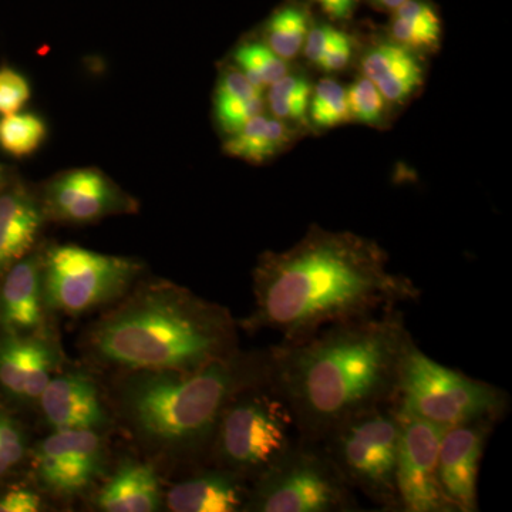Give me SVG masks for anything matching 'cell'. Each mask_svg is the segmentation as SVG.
I'll return each mask as SVG.
<instances>
[{
  "mask_svg": "<svg viewBox=\"0 0 512 512\" xmlns=\"http://www.w3.org/2000/svg\"><path fill=\"white\" fill-rule=\"evenodd\" d=\"M419 296L412 279L390 271L389 255L376 241L313 225L293 247L258 259L254 311L244 326L296 342Z\"/></svg>",
  "mask_w": 512,
  "mask_h": 512,
  "instance_id": "obj_1",
  "label": "cell"
},
{
  "mask_svg": "<svg viewBox=\"0 0 512 512\" xmlns=\"http://www.w3.org/2000/svg\"><path fill=\"white\" fill-rule=\"evenodd\" d=\"M413 345L397 309L346 320L271 349L269 382L291 409L299 439L319 443L350 417L396 402Z\"/></svg>",
  "mask_w": 512,
  "mask_h": 512,
  "instance_id": "obj_2",
  "label": "cell"
},
{
  "mask_svg": "<svg viewBox=\"0 0 512 512\" xmlns=\"http://www.w3.org/2000/svg\"><path fill=\"white\" fill-rule=\"evenodd\" d=\"M234 320L221 306L173 285L150 286L100 323L93 345L114 365L197 370L234 355Z\"/></svg>",
  "mask_w": 512,
  "mask_h": 512,
  "instance_id": "obj_3",
  "label": "cell"
},
{
  "mask_svg": "<svg viewBox=\"0 0 512 512\" xmlns=\"http://www.w3.org/2000/svg\"><path fill=\"white\" fill-rule=\"evenodd\" d=\"M271 377V350L254 357L234 355L197 370L144 372L128 386V412L138 430L171 448H200L212 441L235 394Z\"/></svg>",
  "mask_w": 512,
  "mask_h": 512,
  "instance_id": "obj_4",
  "label": "cell"
},
{
  "mask_svg": "<svg viewBox=\"0 0 512 512\" xmlns=\"http://www.w3.org/2000/svg\"><path fill=\"white\" fill-rule=\"evenodd\" d=\"M299 440L291 409L269 380L235 394L212 437L220 468L254 481Z\"/></svg>",
  "mask_w": 512,
  "mask_h": 512,
  "instance_id": "obj_5",
  "label": "cell"
},
{
  "mask_svg": "<svg viewBox=\"0 0 512 512\" xmlns=\"http://www.w3.org/2000/svg\"><path fill=\"white\" fill-rule=\"evenodd\" d=\"M396 402L400 412L444 430L481 420L497 423L510 407L503 389L441 365L416 343L404 359Z\"/></svg>",
  "mask_w": 512,
  "mask_h": 512,
  "instance_id": "obj_6",
  "label": "cell"
},
{
  "mask_svg": "<svg viewBox=\"0 0 512 512\" xmlns=\"http://www.w3.org/2000/svg\"><path fill=\"white\" fill-rule=\"evenodd\" d=\"M400 429L394 402L350 417L319 441L346 484L383 511H400L396 487Z\"/></svg>",
  "mask_w": 512,
  "mask_h": 512,
  "instance_id": "obj_7",
  "label": "cell"
},
{
  "mask_svg": "<svg viewBox=\"0 0 512 512\" xmlns=\"http://www.w3.org/2000/svg\"><path fill=\"white\" fill-rule=\"evenodd\" d=\"M355 491L320 443L299 440L274 467L252 485L247 511H359Z\"/></svg>",
  "mask_w": 512,
  "mask_h": 512,
  "instance_id": "obj_8",
  "label": "cell"
},
{
  "mask_svg": "<svg viewBox=\"0 0 512 512\" xmlns=\"http://www.w3.org/2000/svg\"><path fill=\"white\" fill-rule=\"evenodd\" d=\"M42 261L45 302L69 315L92 311L120 298L141 271L134 259L77 245L47 249Z\"/></svg>",
  "mask_w": 512,
  "mask_h": 512,
  "instance_id": "obj_9",
  "label": "cell"
},
{
  "mask_svg": "<svg viewBox=\"0 0 512 512\" xmlns=\"http://www.w3.org/2000/svg\"><path fill=\"white\" fill-rule=\"evenodd\" d=\"M399 413L402 429L396 487L400 511L454 512L439 480V450L444 429L400 410Z\"/></svg>",
  "mask_w": 512,
  "mask_h": 512,
  "instance_id": "obj_10",
  "label": "cell"
},
{
  "mask_svg": "<svg viewBox=\"0 0 512 512\" xmlns=\"http://www.w3.org/2000/svg\"><path fill=\"white\" fill-rule=\"evenodd\" d=\"M103 467V441L96 430H55L37 447V476L57 495L83 493Z\"/></svg>",
  "mask_w": 512,
  "mask_h": 512,
  "instance_id": "obj_11",
  "label": "cell"
},
{
  "mask_svg": "<svg viewBox=\"0 0 512 512\" xmlns=\"http://www.w3.org/2000/svg\"><path fill=\"white\" fill-rule=\"evenodd\" d=\"M42 205L46 218L70 224L136 210L126 192L96 168H76L57 175L47 185Z\"/></svg>",
  "mask_w": 512,
  "mask_h": 512,
  "instance_id": "obj_12",
  "label": "cell"
},
{
  "mask_svg": "<svg viewBox=\"0 0 512 512\" xmlns=\"http://www.w3.org/2000/svg\"><path fill=\"white\" fill-rule=\"evenodd\" d=\"M495 421L481 420L444 430L439 450V480L454 512L478 511V473Z\"/></svg>",
  "mask_w": 512,
  "mask_h": 512,
  "instance_id": "obj_13",
  "label": "cell"
},
{
  "mask_svg": "<svg viewBox=\"0 0 512 512\" xmlns=\"http://www.w3.org/2000/svg\"><path fill=\"white\" fill-rule=\"evenodd\" d=\"M39 400L47 423L55 430H97L107 423L99 390L82 373L52 377Z\"/></svg>",
  "mask_w": 512,
  "mask_h": 512,
  "instance_id": "obj_14",
  "label": "cell"
},
{
  "mask_svg": "<svg viewBox=\"0 0 512 512\" xmlns=\"http://www.w3.org/2000/svg\"><path fill=\"white\" fill-rule=\"evenodd\" d=\"M56 359L47 340L6 333L0 343V384L13 396L39 399L52 380Z\"/></svg>",
  "mask_w": 512,
  "mask_h": 512,
  "instance_id": "obj_15",
  "label": "cell"
},
{
  "mask_svg": "<svg viewBox=\"0 0 512 512\" xmlns=\"http://www.w3.org/2000/svg\"><path fill=\"white\" fill-rule=\"evenodd\" d=\"M43 305L42 256H25L6 271L0 288V325L9 335L33 332L42 325Z\"/></svg>",
  "mask_w": 512,
  "mask_h": 512,
  "instance_id": "obj_16",
  "label": "cell"
},
{
  "mask_svg": "<svg viewBox=\"0 0 512 512\" xmlns=\"http://www.w3.org/2000/svg\"><path fill=\"white\" fill-rule=\"evenodd\" d=\"M245 478L231 471H204L181 481L165 495V504L173 512H237L247 511L251 488Z\"/></svg>",
  "mask_w": 512,
  "mask_h": 512,
  "instance_id": "obj_17",
  "label": "cell"
},
{
  "mask_svg": "<svg viewBox=\"0 0 512 512\" xmlns=\"http://www.w3.org/2000/svg\"><path fill=\"white\" fill-rule=\"evenodd\" d=\"M45 220L42 202L23 188L0 194V272L29 254Z\"/></svg>",
  "mask_w": 512,
  "mask_h": 512,
  "instance_id": "obj_18",
  "label": "cell"
},
{
  "mask_svg": "<svg viewBox=\"0 0 512 512\" xmlns=\"http://www.w3.org/2000/svg\"><path fill=\"white\" fill-rule=\"evenodd\" d=\"M366 79L375 84L384 100L404 103L423 84V66L413 50L399 43L382 42L370 47L362 59Z\"/></svg>",
  "mask_w": 512,
  "mask_h": 512,
  "instance_id": "obj_19",
  "label": "cell"
},
{
  "mask_svg": "<svg viewBox=\"0 0 512 512\" xmlns=\"http://www.w3.org/2000/svg\"><path fill=\"white\" fill-rule=\"evenodd\" d=\"M96 504L106 512L160 510L161 490L156 471L148 464H124L101 488Z\"/></svg>",
  "mask_w": 512,
  "mask_h": 512,
  "instance_id": "obj_20",
  "label": "cell"
},
{
  "mask_svg": "<svg viewBox=\"0 0 512 512\" xmlns=\"http://www.w3.org/2000/svg\"><path fill=\"white\" fill-rule=\"evenodd\" d=\"M291 141V130L285 121L268 119L264 114L249 120L225 141L224 151L231 157L261 164L284 150Z\"/></svg>",
  "mask_w": 512,
  "mask_h": 512,
  "instance_id": "obj_21",
  "label": "cell"
},
{
  "mask_svg": "<svg viewBox=\"0 0 512 512\" xmlns=\"http://www.w3.org/2000/svg\"><path fill=\"white\" fill-rule=\"evenodd\" d=\"M308 13L299 6H285L276 10L265 26V45L284 60L295 59L308 37Z\"/></svg>",
  "mask_w": 512,
  "mask_h": 512,
  "instance_id": "obj_22",
  "label": "cell"
},
{
  "mask_svg": "<svg viewBox=\"0 0 512 512\" xmlns=\"http://www.w3.org/2000/svg\"><path fill=\"white\" fill-rule=\"evenodd\" d=\"M45 121L32 113H13L0 119V148L15 158L28 157L45 143Z\"/></svg>",
  "mask_w": 512,
  "mask_h": 512,
  "instance_id": "obj_23",
  "label": "cell"
},
{
  "mask_svg": "<svg viewBox=\"0 0 512 512\" xmlns=\"http://www.w3.org/2000/svg\"><path fill=\"white\" fill-rule=\"evenodd\" d=\"M234 62L249 83L261 92L265 86H271L286 76L289 70L285 60L261 42L239 46L234 53Z\"/></svg>",
  "mask_w": 512,
  "mask_h": 512,
  "instance_id": "obj_24",
  "label": "cell"
},
{
  "mask_svg": "<svg viewBox=\"0 0 512 512\" xmlns=\"http://www.w3.org/2000/svg\"><path fill=\"white\" fill-rule=\"evenodd\" d=\"M311 96L312 86L306 77L286 74L271 84L268 93L269 109L275 119L302 123L308 117Z\"/></svg>",
  "mask_w": 512,
  "mask_h": 512,
  "instance_id": "obj_25",
  "label": "cell"
},
{
  "mask_svg": "<svg viewBox=\"0 0 512 512\" xmlns=\"http://www.w3.org/2000/svg\"><path fill=\"white\" fill-rule=\"evenodd\" d=\"M309 101V119L316 128H333L350 120L346 90L333 79L320 80Z\"/></svg>",
  "mask_w": 512,
  "mask_h": 512,
  "instance_id": "obj_26",
  "label": "cell"
},
{
  "mask_svg": "<svg viewBox=\"0 0 512 512\" xmlns=\"http://www.w3.org/2000/svg\"><path fill=\"white\" fill-rule=\"evenodd\" d=\"M346 103H348L350 119L367 126H382L386 100L375 84L366 77L356 80L346 90Z\"/></svg>",
  "mask_w": 512,
  "mask_h": 512,
  "instance_id": "obj_27",
  "label": "cell"
},
{
  "mask_svg": "<svg viewBox=\"0 0 512 512\" xmlns=\"http://www.w3.org/2000/svg\"><path fill=\"white\" fill-rule=\"evenodd\" d=\"M265 101L261 94L237 99H215V117L225 133H235L249 120L264 114Z\"/></svg>",
  "mask_w": 512,
  "mask_h": 512,
  "instance_id": "obj_28",
  "label": "cell"
},
{
  "mask_svg": "<svg viewBox=\"0 0 512 512\" xmlns=\"http://www.w3.org/2000/svg\"><path fill=\"white\" fill-rule=\"evenodd\" d=\"M390 30H392L394 42L413 50V52L434 50L440 43V22H417V20H407L396 16Z\"/></svg>",
  "mask_w": 512,
  "mask_h": 512,
  "instance_id": "obj_29",
  "label": "cell"
},
{
  "mask_svg": "<svg viewBox=\"0 0 512 512\" xmlns=\"http://www.w3.org/2000/svg\"><path fill=\"white\" fill-rule=\"evenodd\" d=\"M26 453L25 436L16 421L0 409V477L18 466Z\"/></svg>",
  "mask_w": 512,
  "mask_h": 512,
  "instance_id": "obj_30",
  "label": "cell"
},
{
  "mask_svg": "<svg viewBox=\"0 0 512 512\" xmlns=\"http://www.w3.org/2000/svg\"><path fill=\"white\" fill-rule=\"evenodd\" d=\"M32 90L28 79L10 67L0 69V116L18 113L26 106Z\"/></svg>",
  "mask_w": 512,
  "mask_h": 512,
  "instance_id": "obj_31",
  "label": "cell"
},
{
  "mask_svg": "<svg viewBox=\"0 0 512 512\" xmlns=\"http://www.w3.org/2000/svg\"><path fill=\"white\" fill-rule=\"evenodd\" d=\"M346 33L343 30L333 28L330 25H319L316 28L309 30L308 37H306L305 55L309 62L318 66L322 57L328 52L330 47L339 42Z\"/></svg>",
  "mask_w": 512,
  "mask_h": 512,
  "instance_id": "obj_32",
  "label": "cell"
},
{
  "mask_svg": "<svg viewBox=\"0 0 512 512\" xmlns=\"http://www.w3.org/2000/svg\"><path fill=\"white\" fill-rule=\"evenodd\" d=\"M261 93V90L252 86L245 74L237 67V69L225 70L221 74L215 99H237V97L245 99V97H254Z\"/></svg>",
  "mask_w": 512,
  "mask_h": 512,
  "instance_id": "obj_33",
  "label": "cell"
},
{
  "mask_svg": "<svg viewBox=\"0 0 512 512\" xmlns=\"http://www.w3.org/2000/svg\"><path fill=\"white\" fill-rule=\"evenodd\" d=\"M353 53V42L352 37L346 33L339 42L330 47L325 56L320 60L318 67L323 72H339V70L345 69L348 66L350 59H352Z\"/></svg>",
  "mask_w": 512,
  "mask_h": 512,
  "instance_id": "obj_34",
  "label": "cell"
},
{
  "mask_svg": "<svg viewBox=\"0 0 512 512\" xmlns=\"http://www.w3.org/2000/svg\"><path fill=\"white\" fill-rule=\"evenodd\" d=\"M40 508L39 495L30 490H12L0 498V512H36Z\"/></svg>",
  "mask_w": 512,
  "mask_h": 512,
  "instance_id": "obj_35",
  "label": "cell"
},
{
  "mask_svg": "<svg viewBox=\"0 0 512 512\" xmlns=\"http://www.w3.org/2000/svg\"><path fill=\"white\" fill-rule=\"evenodd\" d=\"M394 12H396L397 18L417 20V22H440L436 10L431 8L429 3L421 2V0H407Z\"/></svg>",
  "mask_w": 512,
  "mask_h": 512,
  "instance_id": "obj_36",
  "label": "cell"
},
{
  "mask_svg": "<svg viewBox=\"0 0 512 512\" xmlns=\"http://www.w3.org/2000/svg\"><path fill=\"white\" fill-rule=\"evenodd\" d=\"M333 20H346L352 16L357 0H312Z\"/></svg>",
  "mask_w": 512,
  "mask_h": 512,
  "instance_id": "obj_37",
  "label": "cell"
},
{
  "mask_svg": "<svg viewBox=\"0 0 512 512\" xmlns=\"http://www.w3.org/2000/svg\"><path fill=\"white\" fill-rule=\"evenodd\" d=\"M406 2L407 0H379L380 5L389 10H396Z\"/></svg>",
  "mask_w": 512,
  "mask_h": 512,
  "instance_id": "obj_38",
  "label": "cell"
},
{
  "mask_svg": "<svg viewBox=\"0 0 512 512\" xmlns=\"http://www.w3.org/2000/svg\"><path fill=\"white\" fill-rule=\"evenodd\" d=\"M372 2H379V0H372Z\"/></svg>",
  "mask_w": 512,
  "mask_h": 512,
  "instance_id": "obj_39",
  "label": "cell"
},
{
  "mask_svg": "<svg viewBox=\"0 0 512 512\" xmlns=\"http://www.w3.org/2000/svg\"><path fill=\"white\" fill-rule=\"evenodd\" d=\"M0 177H2V173H0Z\"/></svg>",
  "mask_w": 512,
  "mask_h": 512,
  "instance_id": "obj_40",
  "label": "cell"
}]
</instances>
